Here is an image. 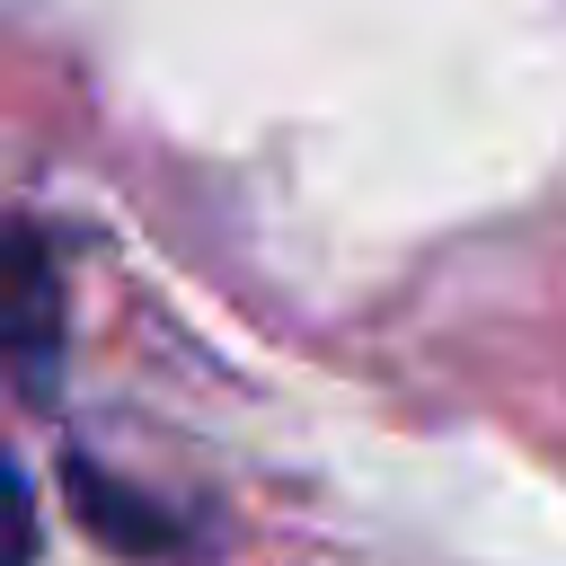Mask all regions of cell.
<instances>
[{"instance_id": "2", "label": "cell", "mask_w": 566, "mask_h": 566, "mask_svg": "<svg viewBox=\"0 0 566 566\" xmlns=\"http://www.w3.org/2000/svg\"><path fill=\"white\" fill-rule=\"evenodd\" d=\"M71 495H80V513H88V531H97V539H115V548H142V557H159V548H168V531H177V522H168L159 504H142V495H124L115 478L97 486V469H88V460H71Z\"/></svg>"}, {"instance_id": "3", "label": "cell", "mask_w": 566, "mask_h": 566, "mask_svg": "<svg viewBox=\"0 0 566 566\" xmlns=\"http://www.w3.org/2000/svg\"><path fill=\"white\" fill-rule=\"evenodd\" d=\"M27 557H35V495L0 451V566H27Z\"/></svg>"}, {"instance_id": "1", "label": "cell", "mask_w": 566, "mask_h": 566, "mask_svg": "<svg viewBox=\"0 0 566 566\" xmlns=\"http://www.w3.org/2000/svg\"><path fill=\"white\" fill-rule=\"evenodd\" d=\"M62 274L27 221H0V380L18 398H53L62 380Z\"/></svg>"}]
</instances>
